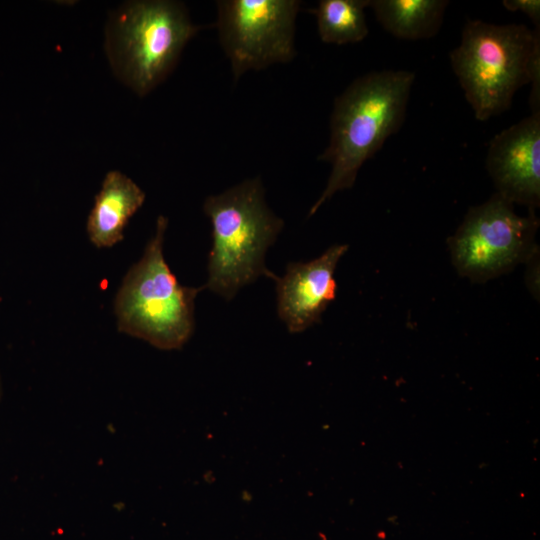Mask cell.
<instances>
[{"label":"cell","instance_id":"cell-1","mask_svg":"<svg viewBox=\"0 0 540 540\" xmlns=\"http://www.w3.org/2000/svg\"><path fill=\"white\" fill-rule=\"evenodd\" d=\"M414 80L407 70L374 71L355 79L335 99L329 144L318 156L331 164V173L308 216L338 191L352 188L364 162L401 128Z\"/></svg>","mask_w":540,"mask_h":540},{"label":"cell","instance_id":"cell-2","mask_svg":"<svg viewBox=\"0 0 540 540\" xmlns=\"http://www.w3.org/2000/svg\"><path fill=\"white\" fill-rule=\"evenodd\" d=\"M450 62L477 120L508 110L526 84L531 114L540 113V29L468 20Z\"/></svg>","mask_w":540,"mask_h":540},{"label":"cell","instance_id":"cell-3","mask_svg":"<svg viewBox=\"0 0 540 540\" xmlns=\"http://www.w3.org/2000/svg\"><path fill=\"white\" fill-rule=\"evenodd\" d=\"M203 208L212 224L204 289L230 301L260 276L276 278L264 261L284 222L267 207L259 178L207 197Z\"/></svg>","mask_w":540,"mask_h":540},{"label":"cell","instance_id":"cell-4","mask_svg":"<svg viewBox=\"0 0 540 540\" xmlns=\"http://www.w3.org/2000/svg\"><path fill=\"white\" fill-rule=\"evenodd\" d=\"M168 219L159 216L143 256L123 279L115 298L120 332L162 350L180 349L194 331L195 298L204 287L179 283L163 254Z\"/></svg>","mask_w":540,"mask_h":540},{"label":"cell","instance_id":"cell-5","mask_svg":"<svg viewBox=\"0 0 540 540\" xmlns=\"http://www.w3.org/2000/svg\"><path fill=\"white\" fill-rule=\"evenodd\" d=\"M198 30L180 2L130 1L110 16L106 52L115 75L144 96L172 71Z\"/></svg>","mask_w":540,"mask_h":540},{"label":"cell","instance_id":"cell-6","mask_svg":"<svg viewBox=\"0 0 540 540\" xmlns=\"http://www.w3.org/2000/svg\"><path fill=\"white\" fill-rule=\"evenodd\" d=\"M539 224L535 211L520 216L514 204L497 193L483 204L470 207L447 239L456 271L475 283L510 272L538 250L535 237Z\"/></svg>","mask_w":540,"mask_h":540},{"label":"cell","instance_id":"cell-7","mask_svg":"<svg viewBox=\"0 0 540 540\" xmlns=\"http://www.w3.org/2000/svg\"><path fill=\"white\" fill-rule=\"evenodd\" d=\"M296 0L217 1V29L235 80L295 56Z\"/></svg>","mask_w":540,"mask_h":540},{"label":"cell","instance_id":"cell-8","mask_svg":"<svg viewBox=\"0 0 540 540\" xmlns=\"http://www.w3.org/2000/svg\"><path fill=\"white\" fill-rule=\"evenodd\" d=\"M485 166L497 194L535 211L540 205V114H530L495 135Z\"/></svg>","mask_w":540,"mask_h":540},{"label":"cell","instance_id":"cell-9","mask_svg":"<svg viewBox=\"0 0 540 540\" xmlns=\"http://www.w3.org/2000/svg\"><path fill=\"white\" fill-rule=\"evenodd\" d=\"M348 245H333L309 262H291L284 276L274 279L277 313L290 333H299L318 323L336 298L334 272Z\"/></svg>","mask_w":540,"mask_h":540},{"label":"cell","instance_id":"cell-10","mask_svg":"<svg viewBox=\"0 0 540 540\" xmlns=\"http://www.w3.org/2000/svg\"><path fill=\"white\" fill-rule=\"evenodd\" d=\"M144 200L145 193L133 180L117 170L108 172L88 217L90 241L98 248L120 242L129 219Z\"/></svg>","mask_w":540,"mask_h":540},{"label":"cell","instance_id":"cell-11","mask_svg":"<svg viewBox=\"0 0 540 540\" xmlns=\"http://www.w3.org/2000/svg\"><path fill=\"white\" fill-rule=\"evenodd\" d=\"M447 0H370L380 25L403 40L434 37L441 28Z\"/></svg>","mask_w":540,"mask_h":540},{"label":"cell","instance_id":"cell-12","mask_svg":"<svg viewBox=\"0 0 540 540\" xmlns=\"http://www.w3.org/2000/svg\"><path fill=\"white\" fill-rule=\"evenodd\" d=\"M370 0H321L314 13L317 29L324 43H357L368 35L365 8Z\"/></svg>","mask_w":540,"mask_h":540},{"label":"cell","instance_id":"cell-13","mask_svg":"<svg viewBox=\"0 0 540 540\" xmlns=\"http://www.w3.org/2000/svg\"><path fill=\"white\" fill-rule=\"evenodd\" d=\"M503 6L511 12L524 13L540 29V1L539 0H504Z\"/></svg>","mask_w":540,"mask_h":540},{"label":"cell","instance_id":"cell-14","mask_svg":"<svg viewBox=\"0 0 540 540\" xmlns=\"http://www.w3.org/2000/svg\"><path fill=\"white\" fill-rule=\"evenodd\" d=\"M538 256L539 251L537 250L527 261V271H526V280H527V286L529 287L530 291L534 294H539V290L536 288L538 286V282L536 281V277L538 278V272H539V262H538Z\"/></svg>","mask_w":540,"mask_h":540},{"label":"cell","instance_id":"cell-15","mask_svg":"<svg viewBox=\"0 0 540 540\" xmlns=\"http://www.w3.org/2000/svg\"><path fill=\"white\" fill-rule=\"evenodd\" d=\"M1 394H2V388H1V380H0V399H1Z\"/></svg>","mask_w":540,"mask_h":540}]
</instances>
